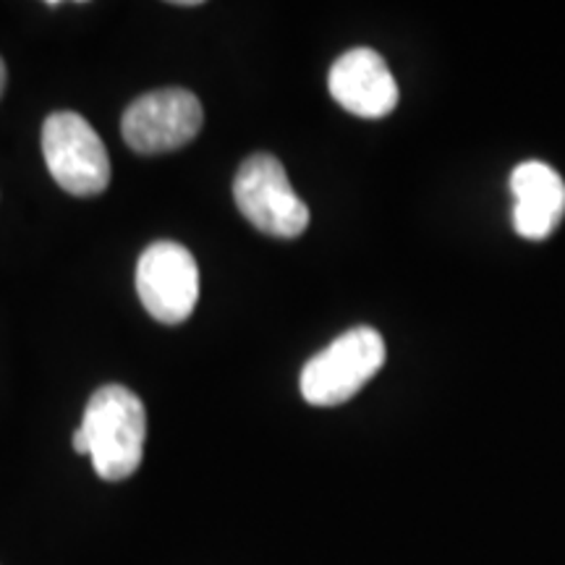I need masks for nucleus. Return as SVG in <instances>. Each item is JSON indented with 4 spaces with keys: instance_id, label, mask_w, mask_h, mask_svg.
I'll list each match as a JSON object with an SVG mask.
<instances>
[{
    "instance_id": "obj_1",
    "label": "nucleus",
    "mask_w": 565,
    "mask_h": 565,
    "mask_svg": "<svg viewBox=\"0 0 565 565\" xmlns=\"http://www.w3.org/2000/svg\"><path fill=\"white\" fill-rule=\"evenodd\" d=\"M147 416L139 395L124 385H105L84 408L74 433V450L92 458L105 482H121L139 469L145 454Z\"/></svg>"
},
{
    "instance_id": "obj_2",
    "label": "nucleus",
    "mask_w": 565,
    "mask_h": 565,
    "mask_svg": "<svg viewBox=\"0 0 565 565\" xmlns=\"http://www.w3.org/2000/svg\"><path fill=\"white\" fill-rule=\"evenodd\" d=\"M385 364V341L374 328H353L301 370V395L312 406H338L353 398Z\"/></svg>"
},
{
    "instance_id": "obj_3",
    "label": "nucleus",
    "mask_w": 565,
    "mask_h": 565,
    "mask_svg": "<svg viewBox=\"0 0 565 565\" xmlns=\"http://www.w3.org/2000/svg\"><path fill=\"white\" fill-rule=\"evenodd\" d=\"M233 200L246 221L267 236L296 238L309 225V207L294 192L280 160L267 152L242 162L233 181Z\"/></svg>"
},
{
    "instance_id": "obj_4",
    "label": "nucleus",
    "mask_w": 565,
    "mask_h": 565,
    "mask_svg": "<svg viewBox=\"0 0 565 565\" xmlns=\"http://www.w3.org/2000/svg\"><path fill=\"white\" fill-rule=\"evenodd\" d=\"M42 154L63 192L103 194L110 183V158L103 139L79 113H53L42 126Z\"/></svg>"
},
{
    "instance_id": "obj_5",
    "label": "nucleus",
    "mask_w": 565,
    "mask_h": 565,
    "mask_svg": "<svg viewBox=\"0 0 565 565\" xmlns=\"http://www.w3.org/2000/svg\"><path fill=\"white\" fill-rule=\"evenodd\" d=\"M204 124L202 103L189 89L147 92L124 113L126 145L139 154H166L189 145Z\"/></svg>"
},
{
    "instance_id": "obj_6",
    "label": "nucleus",
    "mask_w": 565,
    "mask_h": 565,
    "mask_svg": "<svg viewBox=\"0 0 565 565\" xmlns=\"http://www.w3.org/2000/svg\"><path fill=\"white\" fill-rule=\"evenodd\" d=\"M137 291L147 312L158 322H186L200 296V270L192 252L175 242L147 246L137 263Z\"/></svg>"
},
{
    "instance_id": "obj_7",
    "label": "nucleus",
    "mask_w": 565,
    "mask_h": 565,
    "mask_svg": "<svg viewBox=\"0 0 565 565\" xmlns=\"http://www.w3.org/2000/svg\"><path fill=\"white\" fill-rule=\"evenodd\" d=\"M328 84L333 100L359 118H383L398 105V84L372 47L343 53L330 68Z\"/></svg>"
},
{
    "instance_id": "obj_8",
    "label": "nucleus",
    "mask_w": 565,
    "mask_h": 565,
    "mask_svg": "<svg viewBox=\"0 0 565 565\" xmlns=\"http://www.w3.org/2000/svg\"><path fill=\"white\" fill-rule=\"evenodd\" d=\"M513 225L532 242H542L565 215V181L547 162H521L511 173Z\"/></svg>"
},
{
    "instance_id": "obj_9",
    "label": "nucleus",
    "mask_w": 565,
    "mask_h": 565,
    "mask_svg": "<svg viewBox=\"0 0 565 565\" xmlns=\"http://www.w3.org/2000/svg\"><path fill=\"white\" fill-rule=\"evenodd\" d=\"M3 89H6V63L0 58V95H3Z\"/></svg>"
}]
</instances>
